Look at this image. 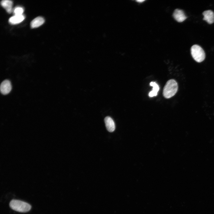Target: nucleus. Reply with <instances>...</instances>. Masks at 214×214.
<instances>
[{
	"label": "nucleus",
	"instance_id": "1",
	"mask_svg": "<svg viewBox=\"0 0 214 214\" xmlns=\"http://www.w3.org/2000/svg\"><path fill=\"white\" fill-rule=\"evenodd\" d=\"M178 85L176 81L171 79L168 81L166 83L163 90V95L166 98H170L177 93Z\"/></svg>",
	"mask_w": 214,
	"mask_h": 214
},
{
	"label": "nucleus",
	"instance_id": "2",
	"mask_svg": "<svg viewBox=\"0 0 214 214\" xmlns=\"http://www.w3.org/2000/svg\"><path fill=\"white\" fill-rule=\"evenodd\" d=\"M9 206L13 210L21 213L27 212L31 208V205L28 203L16 199L12 200L10 203Z\"/></svg>",
	"mask_w": 214,
	"mask_h": 214
},
{
	"label": "nucleus",
	"instance_id": "3",
	"mask_svg": "<svg viewBox=\"0 0 214 214\" xmlns=\"http://www.w3.org/2000/svg\"><path fill=\"white\" fill-rule=\"evenodd\" d=\"M191 55L194 59L198 62L204 61L205 57V54L203 48L198 45H194L191 48Z\"/></svg>",
	"mask_w": 214,
	"mask_h": 214
},
{
	"label": "nucleus",
	"instance_id": "4",
	"mask_svg": "<svg viewBox=\"0 0 214 214\" xmlns=\"http://www.w3.org/2000/svg\"><path fill=\"white\" fill-rule=\"evenodd\" d=\"M173 16L174 19L179 22H182L187 18V17L185 15L183 11L178 9H176L174 10Z\"/></svg>",
	"mask_w": 214,
	"mask_h": 214
},
{
	"label": "nucleus",
	"instance_id": "5",
	"mask_svg": "<svg viewBox=\"0 0 214 214\" xmlns=\"http://www.w3.org/2000/svg\"><path fill=\"white\" fill-rule=\"evenodd\" d=\"M11 89V83L9 80H5L1 83L0 85V91L2 94L6 95L8 94Z\"/></svg>",
	"mask_w": 214,
	"mask_h": 214
},
{
	"label": "nucleus",
	"instance_id": "6",
	"mask_svg": "<svg viewBox=\"0 0 214 214\" xmlns=\"http://www.w3.org/2000/svg\"><path fill=\"white\" fill-rule=\"evenodd\" d=\"M202 14L204 16L203 20L209 24L214 22V13L213 11L211 10H205L203 12Z\"/></svg>",
	"mask_w": 214,
	"mask_h": 214
},
{
	"label": "nucleus",
	"instance_id": "7",
	"mask_svg": "<svg viewBox=\"0 0 214 214\" xmlns=\"http://www.w3.org/2000/svg\"><path fill=\"white\" fill-rule=\"evenodd\" d=\"M106 127L110 132H113L115 129V126L114 121L110 117H106L104 119Z\"/></svg>",
	"mask_w": 214,
	"mask_h": 214
},
{
	"label": "nucleus",
	"instance_id": "8",
	"mask_svg": "<svg viewBox=\"0 0 214 214\" xmlns=\"http://www.w3.org/2000/svg\"><path fill=\"white\" fill-rule=\"evenodd\" d=\"M24 15H15L10 17L9 20V23L11 24H16L22 22L25 19Z\"/></svg>",
	"mask_w": 214,
	"mask_h": 214
},
{
	"label": "nucleus",
	"instance_id": "9",
	"mask_svg": "<svg viewBox=\"0 0 214 214\" xmlns=\"http://www.w3.org/2000/svg\"><path fill=\"white\" fill-rule=\"evenodd\" d=\"M45 22V20L43 18L39 16L34 19L31 22L30 26L32 28H37L42 25Z\"/></svg>",
	"mask_w": 214,
	"mask_h": 214
},
{
	"label": "nucleus",
	"instance_id": "10",
	"mask_svg": "<svg viewBox=\"0 0 214 214\" xmlns=\"http://www.w3.org/2000/svg\"><path fill=\"white\" fill-rule=\"evenodd\" d=\"M1 6L4 8L7 12L10 14L12 12V7L13 2L11 0H4L1 2Z\"/></svg>",
	"mask_w": 214,
	"mask_h": 214
},
{
	"label": "nucleus",
	"instance_id": "11",
	"mask_svg": "<svg viewBox=\"0 0 214 214\" xmlns=\"http://www.w3.org/2000/svg\"><path fill=\"white\" fill-rule=\"evenodd\" d=\"M150 85L153 87V88L152 91L149 92V96L151 97L156 96L159 89L158 85L154 82H151Z\"/></svg>",
	"mask_w": 214,
	"mask_h": 214
},
{
	"label": "nucleus",
	"instance_id": "12",
	"mask_svg": "<svg viewBox=\"0 0 214 214\" xmlns=\"http://www.w3.org/2000/svg\"><path fill=\"white\" fill-rule=\"evenodd\" d=\"M24 11L23 8L20 7H17L15 8L13 10V13L15 15H23Z\"/></svg>",
	"mask_w": 214,
	"mask_h": 214
},
{
	"label": "nucleus",
	"instance_id": "13",
	"mask_svg": "<svg viewBox=\"0 0 214 214\" xmlns=\"http://www.w3.org/2000/svg\"><path fill=\"white\" fill-rule=\"evenodd\" d=\"M144 0H137L136 1L139 3H141L144 1Z\"/></svg>",
	"mask_w": 214,
	"mask_h": 214
}]
</instances>
